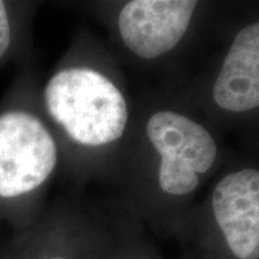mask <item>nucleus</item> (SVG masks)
<instances>
[{"mask_svg":"<svg viewBox=\"0 0 259 259\" xmlns=\"http://www.w3.org/2000/svg\"><path fill=\"white\" fill-rule=\"evenodd\" d=\"M52 118L77 143L100 147L119 139L128 120L127 103L111 79L90 69H67L45 90Z\"/></svg>","mask_w":259,"mask_h":259,"instance_id":"f257e3e1","label":"nucleus"},{"mask_svg":"<svg viewBox=\"0 0 259 259\" xmlns=\"http://www.w3.org/2000/svg\"><path fill=\"white\" fill-rule=\"evenodd\" d=\"M197 2L134 0L119 15V31L130 51L155 59L173 50L186 34Z\"/></svg>","mask_w":259,"mask_h":259,"instance_id":"7ed1b4c3","label":"nucleus"},{"mask_svg":"<svg viewBox=\"0 0 259 259\" xmlns=\"http://www.w3.org/2000/svg\"><path fill=\"white\" fill-rule=\"evenodd\" d=\"M57 158L56 142L40 119L25 112L0 116V197L37 189L54 170Z\"/></svg>","mask_w":259,"mask_h":259,"instance_id":"f03ea898","label":"nucleus"},{"mask_svg":"<svg viewBox=\"0 0 259 259\" xmlns=\"http://www.w3.org/2000/svg\"><path fill=\"white\" fill-rule=\"evenodd\" d=\"M147 135L162 161L196 174L206 173L216 160L218 147L208 130L179 113H155L148 120Z\"/></svg>","mask_w":259,"mask_h":259,"instance_id":"39448f33","label":"nucleus"},{"mask_svg":"<svg viewBox=\"0 0 259 259\" xmlns=\"http://www.w3.org/2000/svg\"><path fill=\"white\" fill-rule=\"evenodd\" d=\"M54 259H61V258H54Z\"/></svg>","mask_w":259,"mask_h":259,"instance_id":"6e6552de","label":"nucleus"},{"mask_svg":"<svg viewBox=\"0 0 259 259\" xmlns=\"http://www.w3.org/2000/svg\"><path fill=\"white\" fill-rule=\"evenodd\" d=\"M220 108L245 112L259 105V24L246 25L236 34L213 84Z\"/></svg>","mask_w":259,"mask_h":259,"instance_id":"423d86ee","label":"nucleus"},{"mask_svg":"<svg viewBox=\"0 0 259 259\" xmlns=\"http://www.w3.org/2000/svg\"><path fill=\"white\" fill-rule=\"evenodd\" d=\"M10 42H11V29H10L8 12L4 2H0V58L8 51Z\"/></svg>","mask_w":259,"mask_h":259,"instance_id":"0eeeda50","label":"nucleus"},{"mask_svg":"<svg viewBox=\"0 0 259 259\" xmlns=\"http://www.w3.org/2000/svg\"><path fill=\"white\" fill-rule=\"evenodd\" d=\"M212 210L233 254L239 259L259 258V171H233L220 180L212 192Z\"/></svg>","mask_w":259,"mask_h":259,"instance_id":"20e7f679","label":"nucleus"}]
</instances>
